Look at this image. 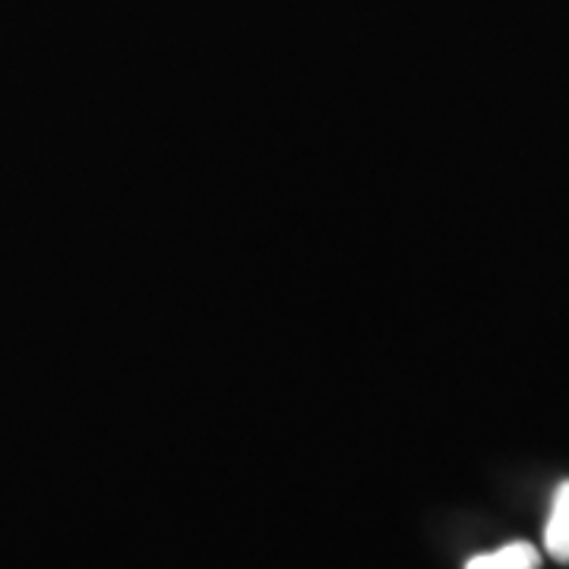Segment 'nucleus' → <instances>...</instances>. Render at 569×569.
Returning <instances> with one entry per match:
<instances>
[{
	"instance_id": "2",
	"label": "nucleus",
	"mask_w": 569,
	"mask_h": 569,
	"mask_svg": "<svg viewBox=\"0 0 569 569\" xmlns=\"http://www.w3.org/2000/svg\"><path fill=\"white\" fill-rule=\"evenodd\" d=\"M538 563H541L538 550L526 541H512V545L493 550V553L471 557L466 569H538Z\"/></svg>"
},
{
	"instance_id": "1",
	"label": "nucleus",
	"mask_w": 569,
	"mask_h": 569,
	"mask_svg": "<svg viewBox=\"0 0 569 569\" xmlns=\"http://www.w3.org/2000/svg\"><path fill=\"white\" fill-rule=\"evenodd\" d=\"M545 548L553 560L569 563V481H563L553 493L548 529H545Z\"/></svg>"
}]
</instances>
